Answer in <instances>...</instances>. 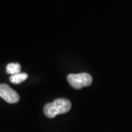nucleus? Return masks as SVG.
Listing matches in <instances>:
<instances>
[{"instance_id":"nucleus-2","label":"nucleus","mask_w":132,"mask_h":132,"mask_svg":"<svg viewBox=\"0 0 132 132\" xmlns=\"http://www.w3.org/2000/svg\"><path fill=\"white\" fill-rule=\"evenodd\" d=\"M68 83L74 89L79 90L84 87L90 86L93 82V78L90 74L81 73L77 74H69L67 77Z\"/></svg>"},{"instance_id":"nucleus-5","label":"nucleus","mask_w":132,"mask_h":132,"mask_svg":"<svg viewBox=\"0 0 132 132\" xmlns=\"http://www.w3.org/2000/svg\"><path fill=\"white\" fill-rule=\"evenodd\" d=\"M7 73L11 75H15L20 73L21 65L19 63H9L6 67Z\"/></svg>"},{"instance_id":"nucleus-1","label":"nucleus","mask_w":132,"mask_h":132,"mask_svg":"<svg viewBox=\"0 0 132 132\" xmlns=\"http://www.w3.org/2000/svg\"><path fill=\"white\" fill-rule=\"evenodd\" d=\"M71 108V103L65 98H58L52 103L46 104L43 108V112L48 118H53L57 114L67 113Z\"/></svg>"},{"instance_id":"nucleus-4","label":"nucleus","mask_w":132,"mask_h":132,"mask_svg":"<svg viewBox=\"0 0 132 132\" xmlns=\"http://www.w3.org/2000/svg\"><path fill=\"white\" fill-rule=\"evenodd\" d=\"M28 78V75L26 73H20L15 75H12L10 77V81L13 84H20Z\"/></svg>"},{"instance_id":"nucleus-3","label":"nucleus","mask_w":132,"mask_h":132,"mask_svg":"<svg viewBox=\"0 0 132 132\" xmlns=\"http://www.w3.org/2000/svg\"><path fill=\"white\" fill-rule=\"evenodd\" d=\"M0 97L10 104L17 103L20 98L18 93L6 84H0Z\"/></svg>"}]
</instances>
